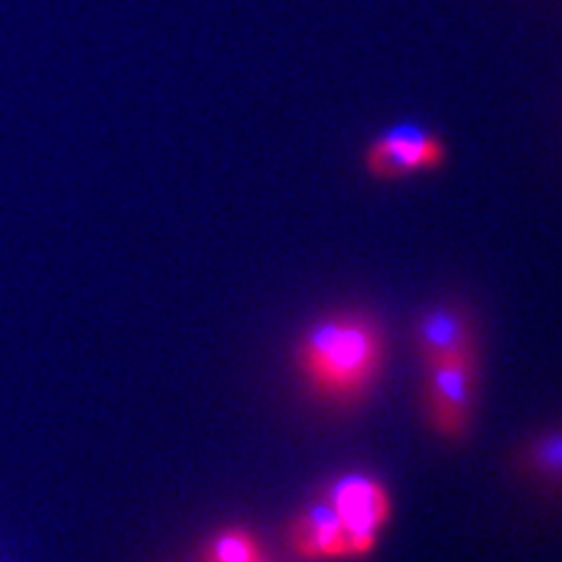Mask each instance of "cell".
<instances>
[{"label": "cell", "instance_id": "6da1fadb", "mask_svg": "<svg viewBox=\"0 0 562 562\" xmlns=\"http://www.w3.org/2000/svg\"><path fill=\"white\" fill-rule=\"evenodd\" d=\"M389 339L381 318L364 307H336L302 328L292 344L294 375L326 409L351 414L383 381Z\"/></svg>", "mask_w": 562, "mask_h": 562}, {"label": "cell", "instance_id": "7a4b0ae2", "mask_svg": "<svg viewBox=\"0 0 562 562\" xmlns=\"http://www.w3.org/2000/svg\"><path fill=\"white\" fill-rule=\"evenodd\" d=\"M393 501L375 474L341 472L318 487L284 526V544L297 560L368 558L391 524Z\"/></svg>", "mask_w": 562, "mask_h": 562}, {"label": "cell", "instance_id": "3957f363", "mask_svg": "<svg viewBox=\"0 0 562 562\" xmlns=\"http://www.w3.org/2000/svg\"><path fill=\"white\" fill-rule=\"evenodd\" d=\"M482 389V357L422 368L419 409L435 438L451 446L467 442L472 432Z\"/></svg>", "mask_w": 562, "mask_h": 562}, {"label": "cell", "instance_id": "277c9868", "mask_svg": "<svg viewBox=\"0 0 562 562\" xmlns=\"http://www.w3.org/2000/svg\"><path fill=\"white\" fill-rule=\"evenodd\" d=\"M409 344L419 368L482 357L480 315L456 294L427 302L412 318Z\"/></svg>", "mask_w": 562, "mask_h": 562}, {"label": "cell", "instance_id": "5b68a950", "mask_svg": "<svg viewBox=\"0 0 562 562\" xmlns=\"http://www.w3.org/2000/svg\"><path fill=\"white\" fill-rule=\"evenodd\" d=\"M448 140L417 121H402L372 136L362 149V170L368 178L391 182L412 175L438 172L448 165Z\"/></svg>", "mask_w": 562, "mask_h": 562}, {"label": "cell", "instance_id": "8992f818", "mask_svg": "<svg viewBox=\"0 0 562 562\" xmlns=\"http://www.w3.org/2000/svg\"><path fill=\"white\" fill-rule=\"evenodd\" d=\"M505 469L524 487L562 501V422L537 427L513 442Z\"/></svg>", "mask_w": 562, "mask_h": 562}]
</instances>
